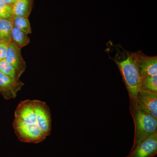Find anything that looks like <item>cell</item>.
<instances>
[{"label":"cell","mask_w":157,"mask_h":157,"mask_svg":"<svg viewBox=\"0 0 157 157\" xmlns=\"http://www.w3.org/2000/svg\"><path fill=\"white\" fill-rule=\"evenodd\" d=\"M107 46V53L119 69L130 100H136L141 88V77L135 52L126 50L120 44L115 45L111 42Z\"/></svg>","instance_id":"obj_1"},{"label":"cell","mask_w":157,"mask_h":157,"mask_svg":"<svg viewBox=\"0 0 157 157\" xmlns=\"http://www.w3.org/2000/svg\"><path fill=\"white\" fill-rule=\"evenodd\" d=\"M130 100V110L135 124L134 142L131 151L147 137L157 132V120L140 109L136 100Z\"/></svg>","instance_id":"obj_2"},{"label":"cell","mask_w":157,"mask_h":157,"mask_svg":"<svg viewBox=\"0 0 157 157\" xmlns=\"http://www.w3.org/2000/svg\"><path fill=\"white\" fill-rule=\"evenodd\" d=\"M13 125L16 136L22 142L38 143L46 138L37 125L30 124L14 119Z\"/></svg>","instance_id":"obj_3"},{"label":"cell","mask_w":157,"mask_h":157,"mask_svg":"<svg viewBox=\"0 0 157 157\" xmlns=\"http://www.w3.org/2000/svg\"><path fill=\"white\" fill-rule=\"evenodd\" d=\"M34 110L37 125L46 137L51 132L52 118L50 109L46 103L33 100Z\"/></svg>","instance_id":"obj_4"},{"label":"cell","mask_w":157,"mask_h":157,"mask_svg":"<svg viewBox=\"0 0 157 157\" xmlns=\"http://www.w3.org/2000/svg\"><path fill=\"white\" fill-rule=\"evenodd\" d=\"M136 101L140 109L157 120V93L140 89Z\"/></svg>","instance_id":"obj_5"},{"label":"cell","mask_w":157,"mask_h":157,"mask_svg":"<svg viewBox=\"0 0 157 157\" xmlns=\"http://www.w3.org/2000/svg\"><path fill=\"white\" fill-rule=\"evenodd\" d=\"M157 154V132L147 137L126 157H154Z\"/></svg>","instance_id":"obj_6"},{"label":"cell","mask_w":157,"mask_h":157,"mask_svg":"<svg viewBox=\"0 0 157 157\" xmlns=\"http://www.w3.org/2000/svg\"><path fill=\"white\" fill-rule=\"evenodd\" d=\"M137 66L141 78L157 76V56H149L141 51L135 52Z\"/></svg>","instance_id":"obj_7"},{"label":"cell","mask_w":157,"mask_h":157,"mask_svg":"<svg viewBox=\"0 0 157 157\" xmlns=\"http://www.w3.org/2000/svg\"><path fill=\"white\" fill-rule=\"evenodd\" d=\"M21 50V48L11 42L8 46L5 59L15 69L19 78L26 69V63L23 59Z\"/></svg>","instance_id":"obj_8"},{"label":"cell","mask_w":157,"mask_h":157,"mask_svg":"<svg viewBox=\"0 0 157 157\" xmlns=\"http://www.w3.org/2000/svg\"><path fill=\"white\" fill-rule=\"evenodd\" d=\"M23 85L21 82L13 80L0 71V92L6 100L16 98Z\"/></svg>","instance_id":"obj_9"},{"label":"cell","mask_w":157,"mask_h":157,"mask_svg":"<svg viewBox=\"0 0 157 157\" xmlns=\"http://www.w3.org/2000/svg\"><path fill=\"white\" fill-rule=\"evenodd\" d=\"M33 6V0H17L11 7L14 16L28 18Z\"/></svg>","instance_id":"obj_10"},{"label":"cell","mask_w":157,"mask_h":157,"mask_svg":"<svg viewBox=\"0 0 157 157\" xmlns=\"http://www.w3.org/2000/svg\"><path fill=\"white\" fill-rule=\"evenodd\" d=\"M13 27L12 19L0 18V39L9 45L12 42L11 32Z\"/></svg>","instance_id":"obj_11"},{"label":"cell","mask_w":157,"mask_h":157,"mask_svg":"<svg viewBox=\"0 0 157 157\" xmlns=\"http://www.w3.org/2000/svg\"><path fill=\"white\" fill-rule=\"evenodd\" d=\"M11 40L13 43L20 48L25 47L30 42V39L28 35L14 26L11 32Z\"/></svg>","instance_id":"obj_12"},{"label":"cell","mask_w":157,"mask_h":157,"mask_svg":"<svg viewBox=\"0 0 157 157\" xmlns=\"http://www.w3.org/2000/svg\"><path fill=\"white\" fill-rule=\"evenodd\" d=\"M13 26L27 35L32 33L30 23L27 17L14 16L12 18Z\"/></svg>","instance_id":"obj_13"},{"label":"cell","mask_w":157,"mask_h":157,"mask_svg":"<svg viewBox=\"0 0 157 157\" xmlns=\"http://www.w3.org/2000/svg\"><path fill=\"white\" fill-rule=\"evenodd\" d=\"M0 71L11 79L19 81L15 69L6 59L0 62Z\"/></svg>","instance_id":"obj_14"},{"label":"cell","mask_w":157,"mask_h":157,"mask_svg":"<svg viewBox=\"0 0 157 157\" xmlns=\"http://www.w3.org/2000/svg\"><path fill=\"white\" fill-rule=\"evenodd\" d=\"M140 89L157 93V76L141 78Z\"/></svg>","instance_id":"obj_15"},{"label":"cell","mask_w":157,"mask_h":157,"mask_svg":"<svg viewBox=\"0 0 157 157\" xmlns=\"http://www.w3.org/2000/svg\"><path fill=\"white\" fill-rule=\"evenodd\" d=\"M14 16L11 6L0 0V18L11 19Z\"/></svg>","instance_id":"obj_16"},{"label":"cell","mask_w":157,"mask_h":157,"mask_svg":"<svg viewBox=\"0 0 157 157\" xmlns=\"http://www.w3.org/2000/svg\"><path fill=\"white\" fill-rule=\"evenodd\" d=\"M9 45L1 42L0 43V62L6 59Z\"/></svg>","instance_id":"obj_17"},{"label":"cell","mask_w":157,"mask_h":157,"mask_svg":"<svg viewBox=\"0 0 157 157\" xmlns=\"http://www.w3.org/2000/svg\"><path fill=\"white\" fill-rule=\"evenodd\" d=\"M5 2L7 3V4L9 5V6H11L12 5L16 2L17 0H2Z\"/></svg>","instance_id":"obj_18"},{"label":"cell","mask_w":157,"mask_h":157,"mask_svg":"<svg viewBox=\"0 0 157 157\" xmlns=\"http://www.w3.org/2000/svg\"><path fill=\"white\" fill-rule=\"evenodd\" d=\"M1 39H0V43H1Z\"/></svg>","instance_id":"obj_19"}]
</instances>
